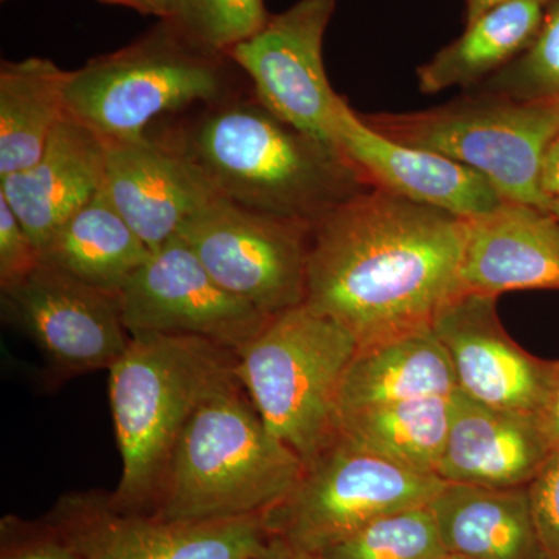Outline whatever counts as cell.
<instances>
[{"label": "cell", "instance_id": "obj_23", "mask_svg": "<svg viewBox=\"0 0 559 559\" xmlns=\"http://www.w3.org/2000/svg\"><path fill=\"white\" fill-rule=\"evenodd\" d=\"M150 255L148 246L102 190L51 235L40 249V263L94 288L119 294Z\"/></svg>", "mask_w": 559, "mask_h": 559}, {"label": "cell", "instance_id": "obj_17", "mask_svg": "<svg viewBox=\"0 0 559 559\" xmlns=\"http://www.w3.org/2000/svg\"><path fill=\"white\" fill-rule=\"evenodd\" d=\"M559 290V219L547 210L503 201L465 218L460 294Z\"/></svg>", "mask_w": 559, "mask_h": 559}, {"label": "cell", "instance_id": "obj_38", "mask_svg": "<svg viewBox=\"0 0 559 559\" xmlns=\"http://www.w3.org/2000/svg\"><path fill=\"white\" fill-rule=\"evenodd\" d=\"M539 559H559V555L547 554V551L543 550V555H540Z\"/></svg>", "mask_w": 559, "mask_h": 559}, {"label": "cell", "instance_id": "obj_11", "mask_svg": "<svg viewBox=\"0 0 559 559\" xmlns=\"http://www.w3.org/2000/svg\"><path fill=\"white\" fill-rule=\"evenodd\" d=\"M336 0H297L252 38L227 51L252 81L255 98L297 130L336 148L337 117L345 102L331 87L323 38Z\"/></svg>", "mask_w": 559, "mask_h": 559}, {"label": "cell", "instance_id": "obj_36", "mask_svg": "<svg viewBox=\"0 0 559 559\" xmlns=\"http://www.w3.org/2000/svg\"><path fill=\"white\" fill-rule=\"evenodd\" d=\"M511 2V0H465V24H469L481 14L502 3Z\"/></svg>", "mask_w": 559, "mask_h": 559}, {"label": "cell", "instance_id": "obj_32", "mask_svg": "<svg viewBox=\"0 0 559 559\" xmlns=\"http://www.w3.org/2000/svg\"><path fill=\"white\" fill-rule=\"evenodd\" d=\"M540 187L549 201L559 198V132L551 140L543 162V175H540Z\"/></svg>", "mask_w": 559, "mask_h": 559}, {"label": "cell", "instance_id": "obj_8", "mask_svg": "<svg viewBox=\"0 0 559 559\" xmlns=\"http://www.w3.org/2000/svg\"><path fill=\"white\" fill-rule=\"evenodd\" d=\"M447 481L336 439L305 465L299 484L263 514L270 536L322 554L370 522L432 502Z\"/></svg>", "mask_w": 559, "mask_h": 559}, {"label": "cell", "instance_id": "obj_35", "mask_svg": "<svg viewBox=\"0 0 559 559\" xmlns=\"http://www.w3.org/2000/svg\"><path fill=\"white\" fill-rule=\"evenodd\" d=\"M98 2L127 7V9L139 11L142 14L157 16L159 20H165L168 13V5H170V0H98Z\"/></svg>", "mask_w": 559, "mask_h": 559}, {"label": "cell", "instance_id": "obj_6", "mask_svg": "<svg viewBox=\"0 0 559 559\" xmlns=\"http://www.w3.org/2000/svg\"><path fill=\"white\" fill-rule=\"evenodd\" d=\"M224 60L160 20L130 46L70 70L68 117L103 142L145 138L164 114L230 97Z\"/></svg>", "mask_w": 559, "mask_h": 559}, {"label": "cell", "instance_id": "obj_34", "mask_svg": "<svg viewBox=\"0 0 559 559\" xmlns=\"http://www.w3.org/2000/svg\"><path fill=\"white\" fill-rule=\"evenodd\" d=\"M255 559H323L322 555L312 551L297 549L286 540L270 536L266 547Z\"/></svg>", "mask_w": 559, "mask_h": 559}, {"label": "cell", "instance_id": "obj_31", "mask_svg": "<svg viewBox=\"0 0 559 559\" xmlns=\"http://www.w3.org/2000/svg\"><path fill=\"white\" fill-rule=\"evenodd\" d=\"M527 489L540 546L547 554L559 555V448L551 451Z\"/></svg>", "mask_w": 559, "mask_h": 559}, {"label": "cell", "instance_id": "obj_18", "mask_svg": "<svg viewBox=\"0 0 559 559\" xmlns=\"http://www.w3.org/2000/svg\"><path fill=\"white\" fill-rule=\"evenodd\" d=\"M551 451L538 415L487 406L457 390L437 476L447 484L528 487Z\"/></svg>", "mask_w": 559, "mask_h": 559}, {"label": "cell", "instance_id": "obj_1", "mask_svg": "<svg viewBox=\"0 0 559 559\" xmlns=\"http://www.w3.org/2000/svg\"><path fill=\"white\" fill-rule=\"evenodd\" d=\"M463 245L465 218L370 187L312 224L304 305L359 347L432 329L459 296Z\"/></svg>", "mask_w": 559, "mask_h": 559}, {"label": "cell", "instance_id": "obj_20", "mask_svg": "<svg viewBox=\"0 0 559 559\" xmlns=\"http://www.w3.org/2000/svg\"><path fill=\"white\" fill-rule=\"evenodd\" d=\"M448 554L466 559H539L527 487L447 484L429 503Z\"/></svg>", "mask_w": 559, "mask_h": 559}, {"label": "cell", "instance_id": "obj_22", "mask_svg": "<svg viewBox=\"0 0 559 559\" xmlns=\"http://www.w3.org/2000/svg\"><path fill=\"white\" fill-rule=\"evenodd\" d=\"M547 0H511L488 10L417 69L423 94L476 90L520 58L543 25Z\"/></svg>", "mask_w": 559, "mask_h": 559}, {"label": "cell", "instance_id": "obj_39", "mask_svg": "<svg viewBox=\"0 0 559 559\" xmlns=\"http://www.w3.org/2000/svg\"><path fill=\"white\" fill-rule=\"evenodd\" d=\"M440 559H466L462 557H457V555L447 554L444 557H441Z\"/></svg>", "mask_w": 559, "mask_h": 559}, {"label": "cell", "instance_id": "obj_21", "mask_svg": "<svg viewBox=\"0 0 559 559\" xmlns=\"http://www.w3.org/2000/svg\"><path fill=\"white\" fill-rule=\"evenodd\" d=\"M457 390L450 356L433 329L412 331L358 348L342 380L337 414L451 399Z\"/></svg>", "mask_w": 559, "mask_h": 559}, {"label": "cell", "instance_id": "obj_33", "mask_svg": "<svg viewBox=\"0 0 559 559\" xmlns=\"http://www.w3.org/2000/svg\"><path fill=\"white\" fill-rule=\"evenodd\" d=\"M540 423H543L544 430L549 437L551 448L558 450L559 448V370L557 380H555L554 389L547 401L546 409L540 414Z\"/></svg>", "mask_w": 559, "mask_h": 559}, {"label": "cell", "instance_id": "obj_16", "mask_svg": "<svg viewBox=\"0 0 559 559\" xmlns=\"http://www.w3.org/2000/svg\"><path fill=\"white\" fill-rule=\"evenodd\" d=\"M336 148L362 173L370 187L460 218L487 215L503 202L479 173L432 151L393 142L370 128L347 100L337 117Z\"/></svg>", "mask_w": 559, "mask_h": 559}, {"label": "cell", "instance_id": "obj_37", "mask_svg": "<svg viewBox=\"0 0 559 559\" xmlns=\"http://www.w3.org/2000/svg\"><path fill=\"white\" fill-rule=\"evenodd\" d=\"M549 212L554 213L555 216L559 219V198L558 200H554L550 202Z\"/></svg>", "mask_w": 559, "mask_h": 559}, {"label": "cell", "instance_id": "obj_10", "mask_svg": "<svg viewBox=\"0 0 559 559\" xmlns=\"http://www.w3.org/2000/svg\"><path fill=\"white\" fill-rule=\"evenodd\" d=\"M44 521L83 559H255L270 540L263 514L167 521L117 509L100 491L61 496Z\"/></svg>", "mask_w": 559, "mask_h": 559}, {"label": "cell", "instance_id": "obj_9", "mask_svg": "<svg viewBox=\"0 0 559 559\" xmlns=\"http://www.w3.org/2000/svg\"><path fill=\"white\" fill-rule=\"evenodd\" d=\"M311 227L216 197L178 237L224 289L275 316L304 305Z\"/></svg>", "mask_w": 559, "mask_h": 559}, {"label": "cell", "instance_id": "obj_13", "mask_svg": "<svg viewBox=\"0 0 559 559\" xmlns=\"http://www.w3.org/2000/svg\"><path fill=\"white\" fill-rule=\"evenodd\" d=\"M2 314L31 337L57 377L109 370L130 345L119 294L94 288L40 263L2 290Z\"/></svg>", "mask_w": 559, "mask_h": 559}, {"label": "cell", "instance_id": "obj_7", "mask_svg": "<svg viewBox=\"0 0 559 559\" xmlns=\"http://www.w3.org/2000/svg\"><path fill=\"white\" fill-rule=\"evenodd\" d=\"M360 117L393 142L432 151L479 173L503 201L549 212L540 175L559 132V103L471 90L436 108Z\"/></svg>", "mask_w": 559, "mask_h": 559}, {"label": "cell", "instance_id": "obj_29", "mask_svg": "<svg viewBox=\"0 0 559 559\" xmlns=\"http://www.w3.org/2000/svg\"><path fill=\"white\" fill-rule=\"evenodd\" d=\"M0 559H83L49 522L3 518Z\"/></svg>", "mask_w": 559, "mask_h": 559}, {"label": "cell", "instance_id": "obj_3", "mask_svg": "<svg viewBox=\"0 0 559 559\" xmlns=\"http://www.w3.org/2000/svg\"><path fill=\"white\" fill-rule=\"evenodd\" d=\"M108 371L121 457L110 500L120 510L151 513L187 423L213 393L238 380L237 355L201 337L134 334Z\"/></svg>", "mask_w": 559, "mask_h": 559}, {"label": "cell", "instance_id": "obj_5", "mask_svg": "<svg viewBox=\"0 0 559 559\" xmlns=\"http://www.w3.org/2000/svg\"><path fill=\"white\" fill-rule=\"evenodd\" d=\"M359 345L307 305L271 316L235 352L237 374L267 428L305 465L337 439V399Z\"/></svg>", "mask_w": 559, "mask_h": 559}, {"label": "cell", "instance_id": "obj_19", "mask_svg": "<svg viewBox=\"0 0 559 559\" xmlns=\"http://www.w3.org/2000/svg\"><path fill=\"white\" fill-rule=\"evenodd\" d=\"M106 143L73 119L62 121L38 160L0 178V194L36 248L103 190Z\"/></svg>", "mask_w": 559, "mask_h": 559}, {"label": "cell", "instance_id": "obj_30", "mask_svg": "<svg viewBox=\"0 0 559 559\" xmlns=\"http://www.w3.org/2000/svg\"><path fill=\"white\" fill-rule=\"evenodd\" d=\"M40 264L39 249L0 194V289L27 278Z\"/></svg>", "mask_w": 559, "mask_h": 559}, {"label": "cell", "instance_id": "obj_27", "mask_svg": "<svg viewBox=\"0 0 559 559\" xmlns=\"http://www.w3.org/2000/svg\"><path fill=\"white\" fill-rule=\"evenodd\" d=\"M271 16L264 0H170L165 20L202 49L227 57Z\"/></svg>", "mask_w": 559, "mask_h": 559}, {"label": "cell", "instance_id": "obj_15", "mask_svg": "<svg viewBox=\"0 0 559 559\" xmlns=\"http://www.w3.org/2000/svg\"><path fill=\"white\" fill-rule=\"evenodd\" d=\"M106 143L108 200L151 252L162 248L218 194L200 170L165 140Z\"/></svg>", "mask_w": 559, "mask_h": 559}, {"label": "cell", "instance_id": "obj_28", "mask_svg": "<svg viewBox=\"0 0 559 559\" xmlns=\"http://www.w3.org/2000/svg\"><path fill=\"white\" fill-rule=\"evenodd\" d=\"M476 90L522 102L559 103V0H547L543 25L530 49Z\"/></svg>", "mask_w": 559, "mask_h": 559}, {"label": "cell", "instance_id": "obj_25", "mask_svg": "<svg viewBox=\"0 0 559 559\" xmlns=\"http://www.w3.org/2000/svg\"><path fill=\"white\" fill-rule=\"evenodd\" d=\"M451 399L349 412L337 419V439L403 468L437 476L450 432Z\"/></svg>", "mask_w": 559, "mask_h": 559}, {"label": "cell", "instance_id": "obj_2", "mask_svg": "<svg viewBox=\"0 0 559 559\" xmlns=\"http://www.w3.org/2000/svg\"><path fill=\"white\" fill-rule=\"evenodd\" d=\"M165 142L219 198L310 226L370 189L340 150L297 130L257 98L227 97L204 106Z\"/></svg>", "mask_w": 559, "mask_h": 559}, {"label": "cell", "instance_id": "obj_4", "mask_svg": "<svg viewBox=\"0 0 559 559\" xmlns=\"http://www.w3.org/2000/svg\"><path fill=\"white\" fill-rule=\"evenodd\" d=\"M304 471V460L267 428L235 380L187 423L151 513L167 521L264 514L293 491Z\"/></svg>", "mask_w": 559, "mask_h": 559}, {"label": "cell", "instance_id": "obj_26", "mask_svg": "<svg viewBox=\"0 0 559 559\" xmlns=\"http://www.w3.org/2000/svg\"><path fill=\"white\" fill-rule=\"evenodd\" d=\"M448 551L429 506L396 511L322 551L323 559H440Z\"/></svg>", "mask_w": 559, "mask_h": 559}, {"label": "cell", "instance_id": "obj_14", "mask_svg": "<svg viewBox=\"0 0 559 559\" xmlns=\"http://www.w3.org/2000/svg\"><path fill=\"white\" fill-rule=\"evenodd\" d=\"M432 329L450 356L459 392L487 406L540 417L559 360L540 359L511 340L496 297L460 294L444 305Z\"/></svg>", "mask_w": 559, "mask_h": 559}, {"label": "cell", "instance_id": "obj_24", "mask_svg": "<svg viewBox=\"0 0 559 559\" xmlns=\"http://www.w3.org/2000/svg\"><path fill=\"white\" fill-rule=\"evenodd\" d=\"M70 70L47 58L3 61L0 68V178L25 170L68 119Z\"/></svg>", "mask_w": 559, "mask_h": 559}, {"label": "cell", "instance_id": "obj_12", "mask_svg": "<svg viewBox=\"0 0 559 559\" xmlns=\"http://www.w3.org/2000/svg\"><path fill=\"white\" fill-rule=\"evenodd\" d=\"M119 304L131 336L182 334L231 352L252 340L271 318L224 289L180 237L151 252L121 288Z\"/></svg>", "mask_w": 559, "mask_h": 559}]
</instances>
